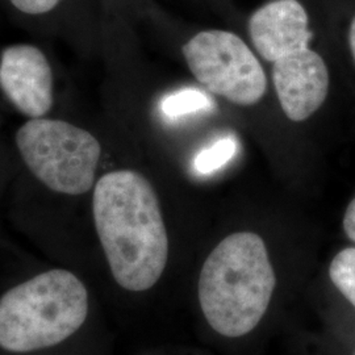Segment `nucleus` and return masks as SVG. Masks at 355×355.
Here are the masks:
<instances>
[{"mask_svg": "<svg viewBox=\"0 0 355 355\" xmlns=\"http://www.w3.org/2000/svg\"><path fill=\"white\" fill-rule=\"evenodd\" d=\"M91 292L74 270L54 266L0 293V355H54L70 349L91 315Z\"/></svg>", "mask_w": 355, "mask_h": 355, "instance_id": "obj_2", "label": "nucleus"}, {"mask_svg": "<svg viewBox=\"0 0 355 355\" xmlns=\"http://www.w3.org/2000/svg\"><path fill=\"white\" fill-rule=\"evenodd\" d=\"M343 232L355 243V198L349 203L343 220Z\"/></svg>", "mask_w": 355, "mask_h": 355, "instance_id": "obj_12", "label": "nucleus"}, {"mask_svg": "<svg viewBox=\"0 0 355 355\" xmlns=\"http://www.w3.org/2000/svg\"><path fill=\"white\" fill-rule=\"evenodd\" d=\"M236 142L230 139L218 141L214 146L205 149L195 159V167L199 173L208 174L212 173L221 166L225 165L229 159L234 155Z\"/></svg>", "mask_w": 355, "mask_h": 355, "instance_id": "obj_9", "label": "nucleus"}, {"mask_svg": "<svg viewBox=\"0 0 355 355\" xmlns=\"http://www.w3.org/2000/svg\"><path fill=\"white\" fill-rule=\"evenodd\" d=\"M0 91L28 119H41L54 108V73L45 51L19 42L0 51Z\"/></svg>", "mask_w": 355, "mask_h": 355, "instance_id": "obj_7", "label": "nucleus"}, {"mask_svg": "<svg viewBox=\"0 0 355 355\" xmlns=\"http://www.w3.org/2000/svg\"><path fill=\"white\" fill-rule=\"evenodd\" d=\"M277 286L263 239L236 232L218 242L204 261L198 297L204 318L216 333L240 338L265 318Z\"/></svg>", "mask_w": 355, "mask_h": 355, "instance_id": "obj_4", "label": "nucleus"}, {"mask_svg": "<svg viewBox=\"0 0 355 355\" xmlns=\"http://www.w3.org/2000/svg\"><path fill=\"white\" fill-rule=\"evenodd\" d=\"M13 10L24 16L40 17L54 12L64 0H8Z\"/></svg>", "mask_w": 355, "mask_h": 355, "instance_id": "obj_11", "label": "nucleus"}, {"mask_svg": "<svg viewBox=\"0 0 355 355\" xmlns=\"http://www.w3.org/2000/svg\"><path fill=\"white\" fill-rule=\"evenodd\" d=\"M329 278L355 309V248H345L334 255L329 265Z\"/></svg>", "mask_w": 355, "mask_h": 355, "instance_id": "obj_8", "label": "nucleus"}, {"mask_svg": "<svg viewBox=\"0 0 355 355\" xmlns=\"http://www.w3.org/2000/svg\"><path fill=\"white\" fill-rule=\"evenodd\" d=\"M355 355V354H354Z\"/></svg>", "mask_w": 355, "mask_h": 355, "instance_id": "obj_14", "label": "nucleus"}, {"mask_svg": "<svg viewBox=\"0 0 355 355\" xmlns=\"http://www.w3.org/2000/svg\"><path fill=\"white\" fill-rule=\"evenodd\" d=\"M349 45H350V51H352L355 62V15L350 23V28H349Z\"/></svg>", "mask_w": 355, "mask_h": 355, "instance_id": "obj_13", "label": "nucleus"}, {"mask_svg": "<svg viewBox=\"0 0 355 355\" xmlns=\"http://www.w3.org/2000/svg\"><path fill=\"white\" fill-rule=\"evenodd\" d=\"M96 239L114 283L125 292L150 291L168 262V233L152 182L133 168L98 178L91 192Z\"/></svg>", "mask_w": 355, "mask_h": 355, "instance_id": "obj_1", "label": "nucleus"}, {"mask_svg": "<svg viewBox=\"0 0 355 355\" xmlns=\"http://www.w3.org/2000/svg\"><path fill=\"white\" fill-rule=\"evenodd\" d=\"M15 146L33 179L64 198L91 193L103 148L86 128L64 119H28L15 133Z\"/></svg>", "mask_w": 355, "mask_h": 355, "instance_id": "obj_5", "label": "nucleus"}, {"mask_svg": "<svg viewBox=\"0 0 355 355\" xmlns=\"http://www.w3.org/2000/svg\"><path fill=\"white\" fill-rule=\"evenodd\" d=\"M254 51L271 64L280 108L295 123L311 119L329 94V70L311 48L313 32L300 0H270L248 20Z\"/></svg>", "mask_w": 355, "mask_h": 355, "instance_id": "obj_3", "label": "nucleus"}, {"mask_svg": "<svg viewBox=\"0 0 355 355\" xmlns=\"http://www.w3.org/2000/svg\"><path fill=\"white\" fill-rule=\"evenodd\" d=\"M182 54L193 78L208 92L239 107H253L267 92L259 57L227 29H204L189 38Z\"/></svg>", "mask_w": 355, "mask_h": 355, "instance_id": "obj_6", "label": "nucleus"}, {"mask_svg": "<svg viewBox=\"0 0 355 355\" xmlns=\"http://www.w3.org/2000/svg\"><path fill=\"white\" fill-rule=\"evenodd\" d=\"M209 107L211 104L205 98V95L195 89H186L174 94L168 96L162 105L164 111L168 116L190 114Z\"/></svg>", "mask_w": 355, "mask_h": 355, "instance_id": "obj_10", "label": "nucleus"}]
</instances>
